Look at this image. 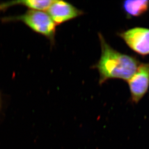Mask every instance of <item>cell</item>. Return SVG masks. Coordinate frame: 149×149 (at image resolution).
Masks as SVG:
<instances>
[{"label":"cell","mask_w":149,"mask_h":149,"mask_svg":"<svg viewBox=\"0 0 149 149\" xmlns=\"http://www.w3.org/2000/svg\"><path fill=\"white\" fill-rule=\"evenodd\" d=\"M99 36L101 56L94 68L99 72L100 84L111 79L127 82L136 72L140 64L139 61L134 56L121 53L112 48L101 33L99 34Z\"/></svg>","instance_id":"obj_1"},{"label":"cell","mask_w":149,"mask_h":149,"mask_svg":"<svg viewBox=\"0 0 149 149\" xmlns=\"http://www.w3.org/2000/svg\"><path fill=\"white\" fill-rule=\"evenodd\" d=\"M1 20L3 22H21L35 33L45 37L51 44L55 43L56 25L47 12L29 10L23 14L4 17Z\"/></svg>","instance_id":"obj_2"},{"label":"cell","mask_w":149,"mask_h":149,"mask_svg":"<svg viewBox=\"0 0 149 149\" xmlns=\"http://www.w3.org/2000/svg\"><path fill=\"white\" fill-rule=\"evenodd\" d=\"M119 36L136 53L149 55V29L135 27L119 33Z\"/></svg>","instance_id":"obj_3"},{"label":"cell","mask_w":149,"mask_h":149,"mask_svg":"<svg viewBox=\"0 0 149 149\" xmlns=\"http://www.w3.org/2000/svg\"><path fill=\"white\" fill-rule=\"evenodd\" d=\"M127 82L131 101L137 104L149 89V63L140 64L136 72Z\"/></svg>","instance_id":"obj_4"},{"label":"cell","mask_w":149,"mask_h":149,"mask_svg":"<svg viewBox=\"0 0 149 149\" xmlns=\"http://www.w3.org/2000/svg\"><path fill=\"white\" fill-rule=\"evenodd\" d=\"M47 13L56 25L73 19L84 14V12L70 3L63 1H53Z\"/></svg>","instance_id":"obj_5"},{"label":"cell","mask_w":149,"mask_h":149,"mask_svg":"<svg viewBox=\"0 0 149 149\" xmlns=\"http://www.w3.org/2000/svg\"><path fill=\"white\" fill-rule=\"evenodd\" d=\"M51 0H21L0 3V11H4L15 6H24L30 10L45 11L47 10L52 3Z\"/></svg>","instance_id":"obj_6"},{"label":"cell","mask_w":149,"mask_h":149,"mask_svg":"<svg viewBox=\"0 0 149 149\" xmlns=\"http://www.w3.org/2000/svg\"><path fill=\"white\" fill-rule=\"evenodd\" d=\"M123 10L129 17H138L145 14L149 8V1H125L122 3Z\"/></svg>","instance_id":"obj_7"},{"label":"cell","mask_w":149,"mask_h":149,"mask_svg":"<svg viewBox=\"0 0 149 149\" xmlns=\"http://www.w3.org/2000/svg\"><path fill=\"white\" fill-rule=\"evenodd\" d=\"M1 95H0V106H1Z\"/></svg>","instance_id":"obj_8"}]
</instances>
